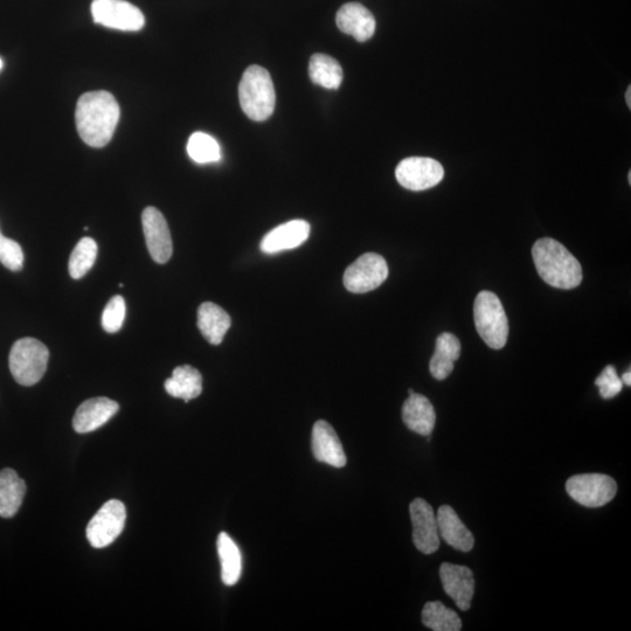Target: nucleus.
Listing matches in <instances>:
<instances>
[{"label": "nucleus", "instance_id": "1", "mask_svg": "<svg viewBox=\"0 0 631 631\" xmlns=\"http://www.w3.org/2000/svg\"><path fill=\"white\" fill-rule=\"evenodd\" d=\"M120 115V106L113 94L104 90L83 94L75 112L81 140L92 148L106 147L112 141Z\"/></svg>", "mask_w": 631, "mask_h": 631}, {"label": "nucleus", "instance_id": "2", "mask_svg": "<svg viewBox=\"0 0 631 631\" xmlns=\"http://www.w3.org/2000/svg\"><path fill=\"white\" fill-rule=\"evenodd\" d=\"M532 258L538 274L549 286L570 290L580 286V262L559 241L544 238L532 247Z\"/></svg>", "mask_w": 631, "mask_h": 631}, {"label": "nucleus", "instance_id": "3", "mask_svg": "<svg viewBox=\"0 0 631 631\" xmlns=\"http://www.w3.org/2000/svg\"><path fill=\"white\" fill-rule=\"evenodd\" d=\"M239 101L248 119L262 122L273 115L276 94L267 69L260 66L248 67L239 85Z\"/></svg>", "mask_w": 631, "mask_h": 631}, {"label": "nucleus", "instance_id": "4", "mask_svg": "<svg viewBox=\"0 0 631 631\" xmlns=\"http://www.w3.org/2000/svg\"><path fill=\"white\" fill-rule=\"evenodd\" d=\"M478 335L491 349L501 350L508 342L509 321L501 300L491 291H481L474 305Z\"/></svg>", "mask_w": 631, "mask_h": 631}, {"label": "nucleus", "instance_id": "5", "mask_svg": "<svg viewBox=\"0 0 631 631\" xmlns=\"http://www.w3.org/2000/svg\"><path fill=\"white\" fill-rule=\"evenodd\" d=\"M48 359L50 351L38 339H19L11 349L10 371L18 384L33 386L45 376Z\"/></svg>", "mask_w": 631, "mask_h": 631}, {"label": "nucleus", "instance_id": "6", "mask_svg": "<svg viewBox=\"0 0 631 631\" xmlns=\"http://www.w3.org/2000/svg\"><path fill=\"white\" fill-rule=\"evenodd\" d=\"M126 506L117 499L107 502L97 511L87 526V539L94 549L112 545L126 526Z\"/></svg>", "mask_w": 631, "mask_h": 631}, {"label": "nucleus", "instance_id": "7", "mask_svg": "<svg viewBox=\"0 0 631 631\" xmlns=\"http://www.w3.org/2000/svg\"><path fill=\"white\" fill-rule=\"evenodd\" d=\"M567 494L586 508H601L613 501L617 484L612 477L602 474L575 475L566 483Z\"/></svg>", "mask_w": 631, "mask_h": 631}, {"label": "nucleus", "instance_id": "8", "mask_svg": "<svg viewBox=\"0 0 631 631\" xmlns=\"http://www.w3.org/2000/svg\"><path fill=\"white\" fill-rule=\"evenodd\" d=\"M92 16L96 24L124 32L141 31L145 25L142 11L126 0H94Z\"/></svg>", "mask_w": 631, "mask_h": 631}, {"label": "nucleus", "instance_id": "9", "mask_svg": "<svg viewBox=\"0 0 631 631\" xmlns=\"http://www.w3.org/2000/svg\"><path fill=\"white\" fill-rule=\"evenodd\" d=\"M388 277V266L383 256L366 253L352 263L344 274V286L353 294H365L377 289Z\"/></svg>", "mask_w": 631, "mask_h": 631}, {"label": "nucleus", "instance_id": "10", "mask_svg": "<svg viewBox=\"0 0 631 631\" xmlns=\"http://www.w3.org/2000/svg\"><path fill=\"white\" fill-rule=\"evenodd\" d=\"M398 183L411 191H425L440 184L445 177L443 166L428 157H409L395 170Z\"/></svg>", "mask_w": 631, "mask_h": 631}, {"label": "nucleus", "instance_id": "11", "mask_svg": "<svg viewBox=\"0 0 631 631\" xmlns=\"http://www.w3.org/2000/svg\"><path fill=\"white\" fill-rule=\"evenodd\" d=\"M413 524V542L421 553L433 554L440 549L438 520L425 499L415 498L409 505Z\"/></svg>", "mask_w": 631, "mask_h": 631}, {"label": "nucleus", "instance_id": "12", "mask_svg": "<svg viewBox=\"0 0 631 631\" xmlns=\"http://www.w3.org/2000/svg\"><path fill=\"white\" fill-rule=\"evenodd\" d=\"M142 224L145 241L152 260L157 263L168 262L171 259L173 246L168 223L156 207H147L142 214Z\"/></svg>", "mask_w": 631, "mask_h": 631}, {"label": "nucleus", "instance_id": "13", "mask_svg": "<svg viewBox=\"0 0 631 631\" xmlns=\"http://www.w3.org/2000/svg\"><path fill=\"white\" fill-rule=\"evenodd\" d=\"M440 579L449 598L454 600L462 612H467L475 594L473 571L467 566L443 563L440 567Z\"/></svg>", "mask_w": 631, "mask_h": 631}, {"label": "nucleus", "instance_id": "14", "mask_svg": "<svg viewBox=\"0 0 631 631\" xmlns=\"http://www.w3.org/2000/svg\"><path fill=\"white\" fill-rule=\"evenodd\" d=\"M311 447L318 462L335 468H343L348 462L341 440L327 421H317L312 428Z\"/></svg>", "mask_w": 631, "mask_h": 631}, {"label": "nucleus", "instance_id": "15", "mask_svg": "<svg viewBox=\"0 0 631 631\" xmlns=\"http://www.w3.org/2000/svg\"><path fill=\"white\" fill-rule=\"evenodd\" d=\"M120 406L116 401L108 398H94L83 402L73 419L76 433L87 434L106 425L119 412Z\"/></svg>", "mask_w": 631, "mask_h": 631}, {"label": "nucleus", "instance_id": "16", "mask_svg": "<svg viewBox=\"0 0 631 631\" xmlns=\"http://www.w3.org/2000/svg\"><path fill=\"white\" fill-rule=\"evenodd\" d=\"M310 225L305 220H291L270 231L261 241V251L276 254L300 247L308 240Z\"/></svg>", "mask_w": 631, "mask_h": 631}, {"label": "nucleus", "instance_id": "17", "mask_svg": "<svg viewBox=\"0 0 631 631\" xmlns=\"http://www.w3.org/2000/svg\"><path fill=\"white\" fill-rule=\"evenodd\" d=\"M338 29L359 43L370 40L376 32V19L370 10L359 3H348L339 9L336 17Z\"/></svg>", "mask_w": 631, "mask_h": 631}, {"label": "nucleus", "instance_id": "18", "mask_svg": "<svg viewBox=\"0 0 631 631\" xmlns=\"http://www.w3.org/2000/svg\"><path fill=\"white\" fill-rule=\"evenodd\" d=\"M440 536L454 550L470 552L474 549L475 538L463 524L457 513L449 505H442L436 515Z\"/></svg>", "mask_w": 631, "mask_h": 631}, {"label": "nucleus", "instance_id": "19", "mask_svg": "<svg viewBox=\"0 0 631 631\" xmlns=\"http://www.w3.org/2000/svg\"><path fill=\"white\" fill-rule=\"evenodd\" d=\"M402 421L416 434L429 436L433 433L436 413L432 402L425 395L414 393L402 406Z\"/></svg>", "mask_w": 631, "mask_h": 631}, {"label": "nucleus", "instance_id": "20", "mask_svg": "<svg viewBox=\"0 0 631 631\" xmlns=\"http://www.w3.org/2000/svg\"><path fill=\"white\" fill-rule=\"evenodd\" d=\"M231 325L230 315L219 305L212 302L200 305L198 309V328L208 343L212 345L223 343Z\"/></svg>", "mask_w": 631, "mask_h": 631}, {"label": "nucleus", "instance_id": "21", "mask_svg": "<svg viewBox=\"0 0 631 631\" xmlns=\"http://www.w3.org/2000/svg\"><path fill=\"white\" fill-rule=\"evenodd\" d=\"M461 356L459 338L445 332L436 339L435 352L429 363V371L436 380H445L452 374L455 362Z\"/></svg>", "mask_w": 631, "mask_h": 631}, {"label": "nucleus", "instance_id": "22", "mask_svg": "<svg viewBox=\"0 0 631 631\" xmlns=\"http://www.w3.org/2000/svg\"><path fill=\"white\" fill-rule=\"evenodd\" d=\"M25 494L26 483L15 470L6 468L0 471V517H15Z\"/></svg>", "mask_w": 631, "mask_h": 631}, {"label": "nucleus", "instance_id": "23", "mask_svg": "<svg viewBox=\"0 0 631 631\" xmlns=\"http://www.w3.org/2000/svg\"><path fill=\"white\" fill-rule=\"evenodd\" d=\"M165 391L173 398L189 402L203 392V377L190 365L176 367L172 377L165 381Z\"/></svg>", "mask_w": 631, "mask_h": 631}, {"label": "nucleus", "instance_id": "24", "mask_svg": "<svg viewBox=\"0 0 631 631\" xmlns=\"http://www.w3.org/2000/svg\"><path fill=\"white\" fill-rule=\"evenodd\" d=\"M221 563V579L226 586H234L241 578L242 556L240 549L234 540L221 532L217 542Z\"/></svg>", "mask_w": 631, "mask_h": 631}, {"label": "nucleus", "instance_id": "25", "mask_svg": "<svg viewBox=\"0 0 631 631\" xmlns=\"http://www.w3.org/2000/svg\"><path fill=\"white\" fill-rule=\"evenodd\" d=\"M312 82L325 89H338L343 82V68L339 62L325 54L312 55L309 64Z\"/></svg>", "mask_w": 631, "mask_h": 631}, {"label": "nucleus", "instance_id": "26", "mask_svg": "<svg viewBox=\"0 0 631 631\" xmlns=\"http://www.w3.org/2000/svg\"><path fill=\"white\" fill-rule=\"evenodd\" d=\"M422 623L434 631H460L462 621L459 614L440 601L427 602L422 609Z\"/></svg>", "mask_w": 631, "mask_h": 631}, {"label": "nucleus", "instance_id": "27", "mask_svg": "<svg viewBox=\"0 0 631 631\" xmlns=\"http://www.w3.org/2000/svg\"><path fill=\"white\" fill-rule=\"evenodd\" d=\"M187 154L198 164L217 163L221 159V148L216 138L205 133H194L187 142Z\"/></svg>", "mask_w": 631, "mask_h": 631}, {"label": "nucleus", "instance_id": "28", "mask_svg": "<svg viewBox=\"0 0 631 631\" xmlns=\"http://www.w3.org/2000/svg\"><path fill=\"white\" fill-rule=\"evenodd\" d=\"M97 253H99V248L92 238H83L78 242L69 258L68 265L69 274L74 280L82 279L93 268Z\"/></svg>", "mask_w": 631, "mask_h": 631}, {"label": "nucleus", "instance_id": "29", "mask_svg": "<svg viewBox=\"0 0 631 631\" xmlns=\"http://www.w3.org/2000/svg\"><path fill=\"white\" fill-rule=\"evenodd\" d=\"M126 301L122 296H114L107 304L102 314V328L108 334H116L123 327L126 320Z\"/></svg>", "mask_w": 631, "mask_h": 631}, {"label": "nucleus", "instance_id": "30", "mask_svg": "<svg viewBox=\"0 0 631 631\" xmlns=\"http://www.w3.org/2000/svg\"><path fill=\"white\" fill-rule=\"evenodd\" d=\"M0 262L12 270L19 272L24 267V252L17 241L4 237L0 232Z\"/></svg>", "mask_w": 631, "mask_h": 631}, {"label": "nucleus", "instance_id": "31", "mask_svg": "<svg viewBox=\"0 0 631 631\" xmlns=\"http://www.w3.org/2000/svg\"><path fill=\"white\" fill-rule=\"evenodd\" d=\"M595 385L600 388V395L606 400L615 398L623 388L622 380L617 376L615 367L612 365H608L596 378Z\"/></svg>", "mask_w": 631, "mask_h": 631}, {"label": "nucleus", "instance_id": "32", "mask_svg": "<svg viewBox=\"0 0 631 631\" xmlns=\"http://www.w3.org/2000/svg\"><path fill=\"white\" fill-rule=\"evenodd\" d=\"M621 380H622L623 385H627L628 387L631 386V372H630V370L623 374Z\"/></svg>", "mask_w": 631, "mask_h": 631}, {"label": "nucleus", "instance_id": "33", "mask_svg": "<svg viewBox=\"0 0 631 631\" xmlns=\"http://www.w3.org/2000/svg\"><path fill=\"white\" fill-rule=\"evenodd\" d=\"M626 102L628 104L629 109L631 108V87L629 86L626 93Z\"/></svg>", "mask_w": 631, "mask_h": 631}, {"label": "nucleus", "instance_id": "34", "mask_svg": "<svg viewBox=\"0 0 631 631\" xmlns=\"http://www.w3.org/2000/svg\"><path fill=\"white\" fill-rule=\"evenodd\" d=\"M3 66H4V64H3V60H2V59H0V71H2Z\"/></svg>", "mask_w": 631, "mask_h": 631}, {"label": "nucleus", "instance_id": "35", "mask_svg": "<svg viewBox=\"0 0 631 631\" xmlns=\"http://www.w3.org/2000/svg\"><path fill=\"white\" fill-rule=\"evenodd\" d=\"M628 180H629V184H631V172H629Z\"/></svg>", "mask_w": 631, "mask_h": 631}, {"label": "nucleus", "instance_id": "36", "mask_svg": "<svg viewBox=\"0 0 631 631\" xmlns=\"http://www.w3.org/2000/svg\"><path fill=\"white\" fill-rule=\"evenodd\" d=\"M408 393H409V395H412V394H414L415 392H414V390H412V388H411V390H409V391H408Z\"/></svg>", "mask_w": 631, "mask_h": 631}]
</instances>
